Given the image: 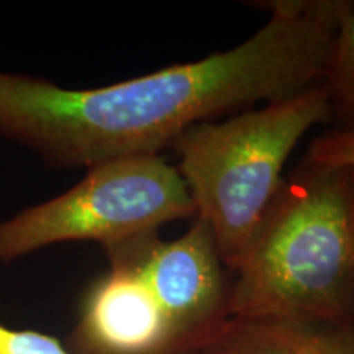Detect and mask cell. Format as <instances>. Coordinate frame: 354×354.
I'll return each mask as SVG.
<instances>
[{"label": "cell", "mask_w": 354, "mask_h": 354, "mask_svg": "<svg viewBox=\"0 0 354 354\" xmlns=\"http://www.w3.org/2000/svg\"><path fill=\"white\" fill-rule=\"evenodd\" d=\"M109 259L130 264L174 326L184 354H194L228 320L230 286L210 228L201 218L183 236L158 233L104 248Z\"/></svg>", "instance_id": "5"}, {"label": "cell", "mask_w": 354, "mask_h": 354, "mask_svg": "<svg viewBox=\"0 0 354 354\" xmlns=\"http://www.w3.org/2000/svg\"><path fill=\"white\" fill-rule=\"evenodd\" d=\"M335 130L354 131V3L344 8L322 81Z\"/></svg>", "instance_id": "8"}, {"label": "cell", "mask_w": 354, "mask_h": 354, "mask_svg": "<svg viewBox=\"0 0 354 354\" xmlns=\"http://www.w3.org/2000/svg\"><path fill=\"white\" fill-rule=\"evenodd\" d=\"M0 354H71L55 336L0 323Z\"/></svg>", "instance_id": "10"}, {"label": "cell", "mask_w": 354, "mask_h": 354, "mask_svg": "<svg viewBox=\"0 0 354 354\" xmlns=\"http://www.w3.org/2000/svg\"><path fill=\"white\" fill-rule=\"evenodd\" d=\"M110 261V271L88 287L69 342L71 354H184L169 318L130 264Z\"/></svg>", "instance_id": "6"}, {"label": "cell", "mask_w": 354, "mask_h": 354, "mask_svg": "<svg viewBox=\"0 0 354 354\" xmlns=\"http://www.w3.org/2000/svg\"><path fill=\"white\" fill-rule=\"evenodd\" d=\"M194 354H354V325L228 318Z\"/></svg>", "instance_id": "7"}, {"label": "cell", "mask_w": 354, "mask_h": 354, "mask_svg": "<svg viewBox=\"0 0 354 354\" xmlns=\"http://www.w3.org/2000/svg\"><path fill=\"white\" fill-rule=\"evenodd\" d=\"M348 2H274L228 51L95 88L0 71V138L51 167L161 154L198 123L320 82Z\"/></svg>", "instance_id": "1"}, {"label": "cell", "mask_w": 354, "mask_h": 354, "mask_svg": "<svg viewBox=\"0 0 354 354\" xmlns=\"http://www.w3.org/2000/svg\"><path fill=\"white\" fill-rule=\"evenodd\" d=\"M330 120L322 82L223 122L189 128L172 143L197 216L234 272L284 187L286 162L317 123Z\"/></svg>", "instance_id": "3"}, {"label": "cell", "mask_w": 354, "mask_h": 354, "mask_svg": "<svg viewBox=\"0 0 354 354\" xmlns=\"http://www.w3.org/2000/svg\"><path fill=\"white\" fill-rule=\"evenodd\" d=\"M234 274L228 318L354 325V169L304 161Z\"/></svg>", "instance_id": "2"}, {"label": "cell", "mask_w": 354, "mask_h": 354, "mask_svg": "<svg viewBox=\"0 0 354 354\" xmlns=\"http://www.w3.org/2000/svg\"><path fill=\"white\" fill-rule=\"evenodd\" d=\"M304 161L326 167L354 169V131L331 130L310 143Z\"/></svg>", "instance_id": "9"}, {"label": "cell", "mask_w": 354, "mask_h": 354, "mask_svg": "<svg viewBox=\"0 0 354 354\" xmlns=\"http://www.w3.org/2000/svg\"><path fill=\"white\" fill-rule=\"evenodd\" d=\"M192 216L189 190L165 156L115 159L88 167L61 196L0 220V264L66 241L115 246Z\"/></svg>", "instance_id": "4"}]
</instances>
